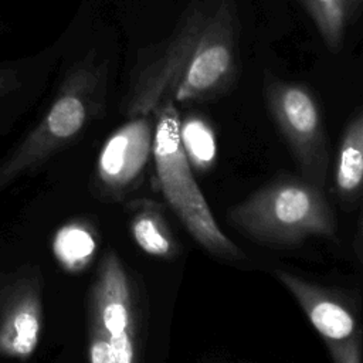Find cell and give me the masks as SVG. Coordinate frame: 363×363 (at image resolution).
I'll return each mask as SVG.
<instances>
[{
	"label": "cell",
	"instance_id": "13",
	"mask_svg": "<svg viewBox=\"0 0 363 363\" xmlns=\"http://www.w3.org/2000/svg\"><path fill=\"white\" fill-rule=\"evenodd\" d=\"M313 23L323 44L337 52L345 41L349 21L346 0H298Z\"/></svg>",
	"mask_w": 363,
	"mask_h": 363
},
{
	"label": "cell",
	"instance_id": "16",
	"mask_svg": "<svg viewBox=\"0 0 363 363\" xmlns=\"http://www.w3.org/2000/svg\"><path fill=\"white\" fill-rule=\"evenodd\" d=\"M18 86V72L13 68H0V98Z\"/></svg>",
	"mask_w": 363,
	"mask_h": 363
},
{
	"label": "cell",
	"instance_id": "4",
	"mask_svg": "<svg viewBox=\"0 0 363 363\" xmlns=\"http://www.w3.org/2000/svg\"><path fill=\"white\" fill-rule=\"evenodd\" d=\"M108 67L86 55L65 75L47 113L0 167V189L69 143L105 106Z\"/></svg>",
	"mask_w": 363,
	"mask_h": 363
},
{
	"label": "cell",
	"instance_id": "7",
	"mask_svg": "<svg viewBox=\"0 0 363 363\" xmlns=\"http://www.w3.org/2000/svg\"><path fill=\"white\" fill-rule=\"evenodd\" d=\"M91 320L106 335L116 363H136L130 284L115 252L106 254L99 265L92 288Z\"/></svg>",
	"mask_w": 363,
	"mask_h": 363
},
{
	"label": "cell",
	"instance_id": "11",
	"mask_svg": "<svg viewBox=\"0 0 363 363\" xmlns=\"http://www.w3.org/2000/svg\"><path fill=\"white\" fill-rule=\"evenodd\" d=\"M130 233L138 247L159 258H174L179 244L160 208L150 201L143 203L130 220Z\"/></svg>",
	"mask_w": 363,
	"mask_h": 363
},
{
	"label": "cell",
	"instance_id": "2",
	"mask_svg": "<svg viewBox=\"0 0 363 363\" xmlns=\"http://www.w3.org/2000/svg\"><path fill=\"white\" fill-rule=\"evenodd\" d=\"M227 220L250 240L277 248L315 237L332 238L337 231L325 190L302 177L275 179L233 206Z\"/></svg>",
	"mask_w": 363,
	"mask_h": 363
},
{
	"label": "cell",
	"instance_id": "3",
	"mask_svg": "<svg viewBox=\"0 0 363 363\" xmlns=\"http://www.w3.org/2000/svg\"><path fill=\"white\" fill-rule=\"evenodd\" d=\"M180 119L173 102H164L153 112L152 156L159 189L187 233L207 252L228 261L242 259V251L218 227L196 182L182 146Z\"/></svg>",
	"mask_w": 363,
	"mask_h": 363
},
{
	"label": "cell",
	"instance_id": "10",
	"mask_svg": "<svg viewBox=\"0 0 363 363\" xmlns=\"http://www.w3.org/2000/svg\"><path fill=\"white\" fill-rule=\"evenodd\" d=\"M335 190L339 200L353 204L363 191V108L346 125L335 163Z\"/></svg>",
	"mask_w": 363,
	"mask_h": 363
},
{
	"label": "cell",
	"instance_id": "8",
	"mask_svg": "<svg viewBox=\"0 0 363 363\" xmlns=\"http://www.w3.org/2000/svg\"><path fill=\"white\" fill-rule=\"evenodd\" d=\"M153 121L149 116L130 118L105 142L98 156L96 174L101 184L113 193L132 189L152 156Z\"/></svg>",
	"mask_w": 363,
	"mask_h": 363
},
{
	"label": "cell",
	"instance_id": "12",
	"mask_svg": "<svg viewBox=\"0 0 363 363\" xmlns=\"http://www.w3.org/2000/svg\"><path fill=\"white\" fill-rule=\"evenodd\" d=\"M180 140L193 170L207 172L217 159V139L213 126L201 115L180 119Z\"/></svg>",
	"mask_w": 363,
	"mask_h": 363
},
{
	"label": "cell",
	"instance_id": "14",
	"mask_svg": "<svg viewBox=\"0 0 363 363\" xmlns=\"http://www.w3.org/2000/svg\"><path fill=\"white\" fill-rule=\"evenodd\" d=\"M94 235L79 224L62 227L54 237V254L68 269L84 268L95 251Z\"/></svg>",
	"mask_w": 363,
	"mask_h": 363
},
{
	"label": "cell",
	"instance_id": "17",
	"mask_svg": "<svg viewBox=\"0 0 363 363\" xmlns=\"http://www.w3.org/2000/svg\"><path fill=\"white\" fill-rule=\"evenodd\" d=\"M354 251H356V255L363 267V191H362V213H360L359 227H357L356 240H354Z\"/></svg>",
	"mask_w": 363,
	"mask_h": 363
},
{
	"label": "cell",
	"instance_id": "15",
	"mask_svg": "<svg viewBox=\"0 0 363 363\" xmlns=\"http://www.w3.org/2000/svg\"><path fill=\"white\" fill-rule=\"evenodd\" d=\"M88 353H89V363H116L106 335L92 320H91Z\"/></svg>",
	"mask_w": 363,
	"mask_h": 363
},
{
	"label": "cell",
	"instance_id": "5",
	"mask_svg": "<svg viewBox=\"0 0 363 363\" xmlns=\"http://www.w3.org/2000/svg\"><path fill=\"white\" fill-rule=\"evenodd\" d=\"M265 106L285 139L301 177L325 190L329 146L323 113L313 91L305 84L264 74Z\"/></svg>",
	"mask_w": 363,
	"mask_h": 363
},
{
	"label": "cell",
	"instance_id": "6",
	"mask_svg": "<svg viewBox=\"0 0 363 363\" xmlns=\"http://www.w3.org/2000/svg\"><path fill=\"white\" fill-rule=\"evenodd\" d=\"M275 277L303 309L333 363H363V329L340 294L286 269H275Z\"/></svg>",
	"mask_w": 363,
	"mask_h": 363
},
{
	"label": "cell",
	"instance_id": "18",
	"mask_svg": "<svg viewBox=\"0 0 363 363\" xmlns=\"http://www.w3.org/2000/svg\"><path fill=\"white\" fill-rule=\"evenodd\" d=\"M346 6H347V17L350 20L357 13V10L363 6V0H346Z\"/></svg>",
	"mask_w": 363,
	"mask_h": 363
},
{
	"label": "cell",
	"instance_id": "1",
	"mask_svg": "<svg viewBox=\"0 0 363 363\" xmlns=\"http://www.w3.org/2000/svg\"><path fill=\"white\" fill-rule=\"evenodd\" d=\"M240 20L235 0H194L173 31L140 58L125 98L129 118L164 102L203 104L227 94L238 78Z\"/></svg>",
	"mask_w": 363,
	"mask_h": 363
},
{
	"label": "cell",
	"instance_id": "9",
	"mask_svg": "<svg viewBox=\"0 0 363 363\" xmlns=\"http://www.w3.org/2000/svg\"><path fill=\"white\" fill-rule=\"evenodd\" d=\"M41 303L34 289H20L0 315V353L13 359L30 357L41 330Z\"/></svg>",
	"mask_w": 363,
	"mask_h": 363
}]
</instances>
